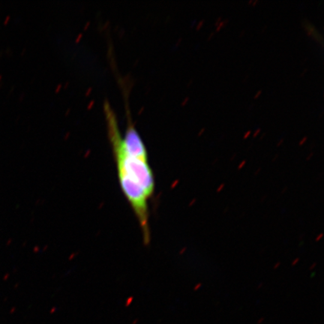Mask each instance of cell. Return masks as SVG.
<instances>
[{
	"label": "cell",
	"instance_id": "obj_1",
	"mask_svg": "<svg viewBox=\"0 0 324 324\" xmlns=\"http://www.w3.org/2000/svg\"><path fill=\"white\" fill-rule=\"evenodd\" d=\"M108 134L113 146L120 187L137 216L146 242L150 239L148 200L155 190L153 173L147 156L129 153L122 143L116 116L109 104L104 105Z\"/></svg>",
	"mask_w": 324,
	"mask_h": 324
}]
</instances>
